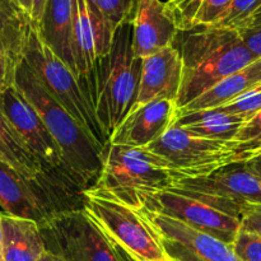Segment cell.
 Here are the masks:
<instances>
[{"instance_id":"1","label":"cell","mask_w":261,"mask_h":261,"mask_svg":"<svg viewBox=\"0 0 261 261\" xmlns=\"http://www.w3.org/2000/svg\"><path fill=\"white\" fill-rule=\"evenodd\" d=\"M172 46L177 48L182 61V82L176 101L177 111L256 60L239 33L227 28L198 27L178 31Z\"/></svg>"},{"instance_id":"2","label":"cell","mask_w":261,"mask_h":261,"mask_svg":"<svg viewBox=\"0 0 261 261\" xmlns=\"http://www.w3.org/2000/svg\"><path fill=\"white\" fill-rule=\"evenodd\" d=\"M142 60L133 53L132 20L116 30L111 48L79 81L107 139L137 105Z\"/></svg>"},{"instance_id":"3","label":"cell","mask_w":261,"mask_h":261,"mask_svg":"<svg viewBox=\"0 0 261 261\" xmlns=\"http://www.w3.org/2000/svg\"><path fill=\"white\" fill-rule=\"evenodd\" d=\"M13 86L37 111L58 143L65 165L83 190L92 188L102 167V153L74 117L41 87L30 69L20 64Z\"/></svg>"},{"instance_id":"4","label":"cell","mask_w":261,"mask_h":261,"mask_svg":"<svg viewBox=\"0 0 261 261\" xmlns=\"http://www.w3.org/2000/svg\"><path fill=\"white\" fill-rule=\"evenodd\" d=\"M176 176L163 158L145 148L107 144L102 152V167L92 188L142 211L147 198L168 190Z\"/></svg>"},{"instance_id":"5","label":"cell","mask_w":261,"mask_h":261,"mask_svg":"<svg viewBox=\"0 0 261 261\" xmlns=\"http://www.w3.org/2000/svg\"><path fill=\"white\" fill-rule=\"evenodd\" d=\"M84 190L50 173L25 178L0 162V206L7 216L28 219L38 227L82 206Z\"/></svg>"},{"instance_id":"6","label":"cell","mask_w":261,"mask_h":261,"mask_svg":"<svg viewBox=\"0 0 261 261\" xmlns=\"http://www.w3.org/2000/svg\"><path fill=\"white\" fill-rule=\"evenodd\" d=\"M82 206L105 236L134 261H170L163 239L143 213L94 188L82 193Z\"/></svg>"},{"instance_id":"7","label":"cell","mask_w":261,"mask_h":261,"mask_svg":"<svg viewBox=\"0 0 261 261\" xmlns=\"http://www.w3.org/2000/svg\"><path fill=\"white\" fill-rule=\"evenodd\" d=\"M23 64L41 87L74 117L99 152H103L109 139L96 119L79 81L71 69L46 45L37 27H33L31 33Z\"/></svg>"},{"instance_id":"8","label":"cell","mask_w":261,"mask_h":261,"mask_svg":"<svg viewBox=\"0 0 261 261\" xmlns=\"http://www.w3.org/2000/svg\"><path fill=\"white\" fill-rule=\"evenodd\" d=\"M40 231L46 251L65 261H122L116 246L83 208L59 214Z\"/></svg>"},{"instance_id":"9","label":"cell","mask_w":261,"mask_h":261,"mask_svg":"<svg viewBox=\"0 0 261 261\" xmlns=\"http://www.w3.org/2000/svg\"><path fill=\"white\" fill-rule=\"evenodd\" d=\"M145 149L163 158L176 180L206 176L234 163L232 142L195 137L173 125Z\"/></svg>"},{"instance_id":"10","label":"cell","mask_w":261,"mask_h":261,"mask_svg":"<svg viewBox=\"0 0 261 261\" xmlns=\"http://www.w3.org/2000/svg\"><path fill=\"white\" fill-rule=\"evenodd\" d=\"M0 110L20 139L40 161L45 172L64 178L82 189L66 167L60 148L45 122L14 86L3 89L0 93Z\"/></svg>"},{"instance_id":"11","label":"cell","mask_w":261,"mask_h":261,"mask_svg":"<svg viewBox=\"0 0 261 261\" xmlns=\"http://www.w3.org/2000/svg\"><path fill=\"white\" fill-rule=\"evenodd\" d=\"M142 209L182 222L196 231L211 234L229 245L233 242L241 226L239 217L219 211L176 189H168L149 196L144 200Z\"/></svg>"},{"instance_id":"12","label":"cell","mask_w":261,"mask_h":261,"mask_svg":"<svg viewBox=\"0 0 261 261\" xmlns=\"http://www.w3.org/2000/svg\"><path fill=\"white\" fill-rule=\"evenodd\" d=\"M172 189L218 196L234 204L261 205V178L244 163L227 165L200 177L178 178Z\"/></svg>"},{"instance_id":"13","label":"cell","mask_w":261,"mask_h":261,"mask_svg":"<svg viewBox=\"0 0 261 261\" xmlns=\"http://www.w3.org/2000/svg\"><path fill=\"white\" fill-rule=\"evenodd\" d=\"M177 109L175 102L161 99L135 105L110 137V144L145 148L162 137L175 122Z\"/></svg>"},{"instance_id":"14","label":"cell","mask_w":261,"mask_h":261,"mask_svg":"<svg viewBox=\"0 0 261 261\" xmlns=\"http://www.w3.org/2000/svg\"><path fill=\"white\" fill-rule=\"evenodd\" d=\"M132 25L133 53L140 60L172 46L178 33L162 0H137Z\"/></svg>"},{"instance_id":"15","label":"cell","mask_w":261,"mask_h":261,"mask_svg":"<svg viewBox=\"0 0 261 261\" xmlns=\"http://www.w3.org/2000/svg\"><path fill=\"white\" fill-rule=\"evenodd\" d=\"M33 23L13 0H0V87L14 84L18 66L24 59Z\"/></svg>"},{"instance_id":"16","label":"cell","mask_w":261,"mask_h":261,"mask_svg":"<svg viewBox=\"0 0 261 261\" xmlns=\"http://www.w3.org/2000/svg\"><path fill=\"white\" fill-rule=\"evenodd\" d=\"M182 82V61L175 46H170L142 60L137 105L153 101H177Z\"/></svg>"},{"instance_id":"17","label":"cell","mask_w":261,"mask_h":261,"mask_svg":"<svg viewBox=\"0 0 261 261\" xmlns=\"http://www.w3.org/2000/svg\"><path fill=\"white\" fill-rule=\"evenodd\" d=\"M143 216L166 241L180 245L203 261H241L229 244L204 232L196 231L182 222L142 209Z\"/></svg>"},{"instance_id":"18","label":"cell","mask_w":261,"mask_h":261,"mask_svg":"<svg viewBox=\"0 0 261 261\" xmlns=\"http://www.w3.org/2000/svg\"><path fill=\"white\" fill-rule=\"evenodd\" d=\"M37 30L46 45L75 75L73 56V0H47L43 18Z\"/></svg>"},{"instance_id":"19","label":"cell","mask_w":261,"mask_h":261,"mask_svg":"<svg viewBox=\"0 0 261 261\" xmlns=\"http://www.w3.org/2000/svg\"><path fill=\"white\" fill-rule=\"evenodd\" d=\"M261 84V59H256L241 70L231 74L217 83L203 94L196 97L193 102L177 111V115L194 111H203L221 107L250 89Z\"/></svg>"},{"instance_id":"20","label":"cell","mask_w":261,"mask_h":261,"mask_svg":"<svg viewBox=\"0 0 261 261\" xmlns=\"http://www.w3.org/2000/svg\"><path fill=\"white\" fill-rule=\"evenodd\" d=\"M2 214L4 261H37L45 252L40 227L28 219Z\"/></svg>"},{"instance_id":"21","label":"cell","mask_w":261,"mask_h":261,"mask_svg":"<svg viewBox=\"0 0 261 261\" xmlns=\"http://www.w3.org/2000/svg\"><path fill=\"white\" fill-rule=\"evenodd\" d=\"M246 121V119L239 115L212 109L177 115L173 126L180 127L195 137L221 142H233L237 133Z\"/></svg>"},{"instance_id":"22","label":"cell","mask_w":261,"mask_h":261,"mask_svg":"<svg viewBox=\"0 0 261 261\" xmlns=\"http://www.w3.org/2000/svg\"><path fill=\"white\" fill-rule=\"evenodd\" d=\"M232 0H167L166 10L178 31L214 27L228 10Z\"/></svg>"},{"instance_id":"23","label":"cell","mask_w":261,"mask_h":261,"mask_svg":"<svg viewBox=\"0 0 261 261\" xmlns=\"http://www.w3.org/2000/svg\"><path fill=\"white\" fill-rule=\"evenodd\" d=\"M0 162L25 178H35L42 173H47L43 171L40 161L13 129L2 110H0Z\"/></svg>"},{"instance_id":"24","label":"cell","mask_w":261,"mask_h":261,"mask_svg":"<svg viewBox=\"0 0 261 261\" xmlns=\"http://www.w3.org/2000/svg\"><path fill=\"white\" fill-rule=\"evenodd\" d=\"M234 163H242L261 154V111L252 116L233 139Z\"/></svg>"},{"instance_id":"25","label":"cell","mask_w":261,"mask_h":261,"mask_svg":"<svg viewBox=\"0 0 261 261\" xmlns=\"http://www.w3.org/2000/svg\"><path fill=\"white\" fill-rule=\"evenodd\" d=\"M106 19L114 32L124 23L132 20L137 0H89Z\"/></svg>"},{"instance_id":"26","label":"cell","mask_w":261,"mask_h":261,"mask_svg":"<svg viewBox=\"0 0 261 261\" xmlns=\"http://www.w3.org/2000/svg\"><path fill=\"white\" fill-rule=\"evenodd\" d=\"M261 9V0H232L228 10L214 27L237 31Z\"/></svg>"},{"instance_id":"27","label":"cell","mask_w":261,"mask_h":261,"mask_svg":"<svg viewBox=\"0 0 261 261\" xmlns=\"http://www.w3.org/2000/svg\"><path fill=\"white\" fill-rule=\"evenodd\" d=\"M217 109L227 112V114L239 115L249 121L252 116L261 111V84L247 91L246 93L241 94L233 101L221 107H217Z\"/></svg>"},{"instance_id":"28","label":"cell","mask_w":261,"mask_h":261,"mask_svg":"<svg viewBox=\"0 0 261 261\" xmlns=\"http://www.w3.org/2000/svg\"><path fill=\"white\" fill-rule=\"evenodd\" d=\"M231 246L241 261H261V236L240 228Z\"/></svg>"},{"instance_id":"29","label":"cell","mask_w":261,"mask_h":261,"mask_svg":"<svg viewBox=\"0 0 261 261\" xmlns=\"http://www.w3.org/2000/svg\"><path fill=\"white\" fill-rule=\"evenodd\" d=\"M255 59H261V9L236 31Z\"/></svg>"},{"instance_id":"30","label":"cell","mask_w":261,"mask_h":261,"mask_svg":"<svg viewBox=\"0 0 261 261\" xmlns=\"http://www.w3.org/2000/svg\"><path fill=\"white\" fill-rule=\"evenodd\" d=\"M240 228L261 236V205L242 204L240 213Z\"/></svg>"},{"instance_id":"31","label":"cell","mask_w":261,"mask_h":261,"mask_svg":"<svg viewBox=\"0 0 261 261\" xmlns=\"http://www.w3.org/2000/svg\"><path fill=\"white\" fill-rule=\"evenodd\" d=\"M27 14L33 25L40 27L47 0H13Z\"/></svg>"},{"instance_id":"32","label":"cell","mask_w":261,"mask_h":261,"mask_svg":"<svg viewBox=\"0 0 261 261\" xmlns=\"http://www.w3.org/2000/svg\"><path fill=\"white\" fill-rule=\"evenodd\" d=\"M163 245H165L166 252L168 254V256L171 259L176 261H203L199 259L198 256H195L194 254H191L190 251H188L186 249H184L180 245H176L173 242L166 241L163 240Z\"/></svg>"},{"instance_id":"33","label":"cell","mask_w":261,"mask_h":261,"mask_svg":"<svg viewBox=\"0 0 261 261\" xmlns=\"http://www.w3.org/2000/svg\"><path fill=\"white\" fill-rule=\"evenodd\" d=\"M247 167V170L251 171L252 173H255L256 176H259L261 178V154L256 155V157L251 158V160L246 161V162H242Z\"/></svg>"},{"instance_id":"34","label":"cell","mask_w":261,"mask_h":261,"mask_svg":"<svg viewBox=\"0 0 261 261\" xmlns=\"http://www.w3.org/2000/svg\"><path fill=\"white\" fill-rule=\"evenodd\" d=\"M37 261H65V260H64L63 257L58 256V255L53 254V252H50V251H46L45 250V252L41 255L40 259H38Z\"/></svg>"},{"instance_id":"35","label":"cell","mask_w":261,"mask_h":261,"mask_svg":"<svg viewBox=\"0 0 261 261\" xmlns=\"http://www.w3.org/2000/svg\"><path fill=\"white\" fill-rule=\"evenodd\" d=\"M115 246H116V245H115ZM116 249H117V252H119L120 257H121V260H122V261H134V260L132 259V257L129 256V255L126 254V252L122 251V250L120 249V247H117V246H116Z\"/></svg>"},{"instance_id":"36","label":"cell","mask_w":261,"mask_h":261,"mask_svg":"<svg viewBox=\"0 0 261 261\" xmlns=\"http://www.w3.org/2000/svg\"><path fill=\"white\" fill-rule=\"evenodd\" d=\"M0 261H4V259H3V229H2V214H0Z\"/></svg>"},{"instance_id":"37","label":"cell","mask_w":261,"mask_h":261,"mask_svg":"<svg viewBox=\"0 0 261 261\" xmlns=\"http://www.w3.org/2000/svg\"><path fill=\"white\" fill-rule=\"evenodd\" d=\"M2 91H3V89H2V87H0V93H2Z\"/></svg>"},{"instance_id":"38","label":"cell","mask_w":261,"mask_h":261,"mask_svg":"<svg viewBox=\"0 0 261 261\" xmlns=\"http://www.w3.org/2000/svg\"><path fill=\"white\" fill-rule=\"evenodd\" d=\"M162 2H167V0H162Z\"/></svg>"},{"instance_id":"39","label":"cell","mask_w":261,"mask_h":261,"mask_svg":"<svg viewBox=\"0 0 261 261\" xmlns=\"http://www.w3.org/2000/svg\"><path fill=\"white\" fill-rule=\"evenodd\" d=\"M171 260H172V261H176V260H173V259H171Z\"/></svg>"},{"instance_id":"40","label":"cell","mask_w":261,"mask_h":261,"mask_svg":"<svg viewBox=\"0 0 261 261\" xmlns=\"http://www.w3.org/2000/svg\"><path fill=\"white\" fill-rule=\"evenodd\" d=\"M170 261H172V260H170Z\"/></svg>"}]
</instances>
